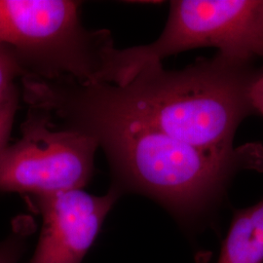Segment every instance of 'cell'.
<instances>
[{"label":"cell","mask_w":263,"mask_h":263,"mask_svg":"<svg viewBox=\"0 0 263 263\" xmlns=\"http://www.w3.org/2000/svg\"><path fill=\"white\" fill-rule=\"evenodd\" d=\"M41 106L61 128L82 132L104 149L111 187L121 195L151 198L189 229L214 215L238 172L263 171L259 144L229 149L191 145L113 109L76 80L48 86Z\"/></svg>","instance_id":"6da1fadb"},{"label":"cell","mask_w":263,"mask_h":263,"mask_svg":"<svg viewBox=\"0 0 263 263\" xmlns=\"http://www.w3.org/2000/svg\"><path fill=\"white\" fill-rule=\"evenodd\" d=\"M252 62L218 53L180 70L148 64L123 86L82 82L102 103L176 140L229 149L240 124L254 112L250 90L261 71Z\"/></svg>","instance_id":"7a4b0ae2"},{"label":"cell","mask_w":263,"mask_h":263,"mask_svg":"<svg viewBox=\"0 0 263 263\" xmlns=\"http://www.w3.org/2000/svg\"><path fill=\"white\" fill-rule=\"evenodd\" d=\"M201 47L226 56L263 59V0H176L161 35L153 43L119 50L110 48L101 78L122 86L143 66L166 57Z\"/></svg>","instance_id":"3957f363"},{"label":"cell","mask_w":263,"mask_h":263,"mask_svg":"<svg viewBox=\"0 0 263 263\" xmlns=\"http://www.w3.org/2000/svg\"><path fill=\"white\" fill-rule=\"evenodd\" d=\"M0 43L15 50L26 76L87 82L113 44L106 31L86 30L78 3L67 0H0Z\"/></svg>","instance_id":"277c9868"},{"label":"cell","mask_w":263,"mask_h":263,"mask_svg":"<svg viewBox=\"0 0 263 263\" xmlns=\"http://www.w3.org/2000/svg\"><path fill=\"white\" fill-rule=\"evenodd\" d=\"M23 137L0 154V191L35 197L81 189L91 179L98 143L82 132L57 128L33 109Z\"/></svg>","instance_id":"5b68a950"},{"label":"cell","mask_w":263,"mask_h":263,"mask_svg":"<svg viewBox=\"0 0 263 263\" xmlns=\"http://www.w3.org/2000/svg\"><path fill=\"white\" fill-rule=\"evenodd\" d=\"M121 196L110 187L102 196L74 189L35 197L43 226L29 263H81Z\"/></svg>","instance_id":"8992f818"},{"label":"cell","mask_w":263,"mask_h":263,"mask_svg":"<svg viewBox=\"0 0 263 263\" xmlns=\"http://www.w3.org/2000/svg\"><path fill=\"white\" fill-rule=\"evenodd\" d=\"M217 263H263V200L234 212Z\"/></svg>","instance_id":"52a82bcc"},{"label":"cell","mask_w":263,"mask_h":263,"mask_svg":"<svg viewBox=\"0 0 263 263\" xmlns=\"http://www.w3.org/2000/svg\"><path fill=\"white\" fill-rule=\"evenodd\" d=\"M20 76H26V71L17 53L0 43V103L16 89L14 81Z\"/></svg>","instance_id":"ba28073f"},{"label":"cell","mask_w":263,"mask_h":263,"mask_svg":"<svg viewBox=\"0 0 263 263\" xmlns=\"http://www.w3.org/2000/svg\"><path fill=\"white\" fill-rule=\"evenodd\" d=\"M17 106L18 92L15 89L0 103V154L7 147Z\"/></svg>","instance_id":"9c48e42d"},{"label":"cell","mask_w":263,"mask_h":263,"mask_svg":"<svg viewBox=\"0 0 263 263\" xmlns=\"http://www.w3.org/2000/svg\"><path fill=\"white\" fill-rule=\"evenodd\" d=\"M26 249V239L15 233L0 243V263H17Z\"/></svg>","instance_id":"30bf717a"},{"label":"cell","mask_w":263,"mask_h":263,"mask_svg":"<svg viewBox=\"0 0 263 263\" xmlns=\"http://www.w3.org/2000/svg\"><path fill=\"white\" fill-rule=\"evenodd\" d=\"M250 101L254 112L263 116V71L254 79L250 90Z\"/></svg>","instance_id":"8fae6325"}]
</instances>
